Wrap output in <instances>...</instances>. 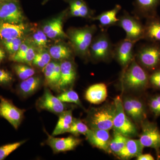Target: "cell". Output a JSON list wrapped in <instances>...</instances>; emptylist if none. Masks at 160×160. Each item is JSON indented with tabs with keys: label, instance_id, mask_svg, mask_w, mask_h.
I'll return each mask as SVG.
<instances>
[{
	"label": "cell",
	"instance_id": "cell-1",
	"mask_svg": "<svg viewBox=\"0 0 160 160\" xmlns=\"http://www.w3.org/2000/svg\"><path fill=\"white\" fill-rule=\"evenodd\" d=\"M97 30L95 25L69 29L67 35L74 53L85 58H89V48Z\"/></svg>",
	"mask_w": 160,
	"mask_h": 160
},
{
	"label": "cell",
	"instance_id": "cell-2",
	"mask_svg": "<svg viewBox=\"0 0 160 160\" xmlns=\"http://www.w3.org/2000/svg\"><path fill=\"white\" fill-rule=\"evenodd\" d=\"M123 86L130 90H143L149 83V74L146 69L142 67L135 59L132 61L122 76Z\"/></svg>",
	"mask_w": 160,
	"mask_h": 160
},
{
	"label": "cell",
	"instance_id": "cell-3",
	"mask_svg": "<svg viewBox=\"0 0 160 160\" xmlns=\"http://www.w3.org/2000/svg\"><path fill=\"white\" fill-rule=\"evenodd\" d=\"M115 112L114 102L92 109L89 112L86 119L87 126L90 129L110 130L113 128Z\"/></svg>",
	"mask_w": 160,
	"mask_h": 160
},
{
	"label": "cell",
	"instance_id": "cell-4",
	"mask_svg": "<svg viewBox=\"0 0 160 160\" xmlns=\"http://www.w3.org/2000/svg\"><path fill=\"white\" fill-rule=\"evenodd\" d=\"M139 64L146 70L154 71L160 67V44L146 43L138 48L135 56Z\"/></svg>",
	"mask_w": 160,
	"mask_h": 160
},
{
	"label": "cell",
	"instance_id": "cell-5",
	"mask_svg": "<svg viewBox=\"0 0 160 160\" xmlns=\"http://www.w3.org/2000/svg\"><path fill=\"white\" fill-rule=\"evenodd\" d=\"M113 48L107 30H102L92 40L89 57L97 62L108 61L112 58Z\"/></svg>",
	"mask_w": 160,
	"mask_h": 160
},
{
	"label": "cell",
	"instance_id": "cell-6",
	"mask_svg": "<svg viewBox=\"0 0 160 160\" xmlns=\"http://www.w3.org/2000/svg\"><path fill=\"white\" fill-rule=\"evenodd\" d=\"M118 18L117 26L126 32L125 38L135 43L144 39V25L141 22V19L132 15L126 10L123 11L122 14Z\"/></svg>",
	"mask_w": 160,
	"mask_h": 160
},
{
	"label": "cell",
	"instance_id": "cell-7",
	"mask_svg": "<svg viewBox=\"0 0 160 160\" xmlns=\"http://www.w3.org/2000/svg\"><path fill=\"white\" fill-rule=\"evenodd\" d=\"M114 102L116 106L112 128L114 131L130 138L136 136L138 134L137 129L124 111L123 101L118 96L114 99Z\"/></svg>",
	"mask_w": 160,
	"mask_h": 160
},
{
	"label": "cell",
	"instance_id": "cell-8",
	"mask_svg": "<svg viewBox=\"0 0 160 160\" xmlns=\"http://www.w3.org/2000/svg\"><path fill=\"white\" fill-rule=\"evenodd\" d=\"M25 20L19 1L0 2V23L19 24Z\"/></svg>",
	"mask_w": 160,
	"mask_h": 160
},
{
	"label": "cell",
	"instance_id": "cell-9",
	"mask_svg": "<svg viewBox=\"0 0 160 160\" xmlns=\"http://www.w3.org/2000/svg\"><path fill=\"white\" fill-rule=\"evenodd\" d=\"M26 110L16 107L11 101L0 97V116L7 120L16 129L24 118Z\"/></svg>",
	"mask_w": 160,
	"mask_h": 160
},
{
	"label": "cell",
	"instance_id": "cell-10",
	"mask_svg": "<svg viewBox=\"0 0 160 160\" xmlns=\"http://www.w3.org/2000/svg\"><path fill=\"white\" fill-rule=\"evenodd\" d=\"M134 42L125 38L114 45L112 58H114L120 65L126 69L135 58Z\"/></svg>",
	"mask_w": 160,
	"mask_h": 160
},
{
	"label": "cell",
	"instance_id": "cell-11",
	"mask_svg": "<svg viewBox=\"0 0 160 160\" xmlns=\"http://www.w3.org/2000/svg\"><path fill=\"white\" fill-rule=\"evenodd\" d=\"M36 106L39 110H46L58 115L67 110L66 103L54 96L48 88H45L42 96L38 99Z\"/></svg>",
	"mask_w": 160,
	"mask_h": 160
},
{
	"label": "cell",
	"instance_id": "cell-12",
	"mask_svg": "<svg viewBox=\"0 0 160 160\" xmlns=\"http://www.w3.org/2000/svg\"><path fill=\"white\" fill-rule=\"evenodd\" d=\"M139 140L144 147L160 149V131L156 124L145 120L142 122Z\"/></svg>",
	"mask_w": 160,
	"mask_h": 160
},
{
	"label": "cell",
	"instance_id": "cell-13",
	"mask_svg": "<svg viewBox=\"0 0 160 160\" xmlns=\"http://www.w3.org/2000/svg\"><path fill=\"white\" fill-rule=\"evenodd\" d=\"M61 78L59 85L60 92L71 89L77 77V69L72 59L64 60L60 63Z\"/></svg>",
	"mask_w": 160,
	"mask_h": 160
},
{
	"label": "cell",
	"instance_id": "cell-14",
	"mask_svg": "<svg viewBox=\"0 0 160 160\" xmlns=\"http://www.w3.org/2000/svg\"><path fill=\"white\" fill-rule=\"evenodd\" d=\"M46 144L51 147L54 153H60L73 150L82 142V140L75 137L58 138L48 134Z\"/></svg>",
	"mask_w": 160,
	"mask_h": 160
},
{
	"label": "cell",
	"instance_id": "cell-15",
	"mask_svg": "<svg viewBox=\"0 0 160 160\" xmlns=\"http://www.w3.org/2000/svg\"><path fill=\"white\" fill-rule=\"evenodd\" d=\"M160 0H134L132 13L140 19H147L157 15Z\"/></svg>",
	"mask_w": 160,
	"mask_h": 160
},
{
	"label": "cell",
	"instance_id": "cell-16",
	"mask_svg": "<svg viewBox=\"0 0 160 160\" xmlns=\"http://www.w3.org/2000/svg\"><path fill=\"white\" fill-rule=\"evenodd\" d=\"M109 130L101 129H90L86 137L92 146L109 152L111 138Z\"/></svg>",
	"mask_w": 160,
	"mask_h": 160
},
{
	"label": "cell",
	"instance_id": "cell-17",
	"mask_svg": "<svg viewBox=\"0 0 160 160\" xmlns=\"http://www.w3.org/2000/svg\"><path fill=\"white\" fill-rule=\"evenodd\" d=\"M29 30V26L24 23L19 24L1 23L0 39L3 41L22 38Z\"/></svg>",
	"mask_w": 160,
	"mask_h": 160
},
{
	"label": "cell",
	"instance_id": "cell-18",
	"mask_svg": "<svg viewBox=\"0 0 160 160\" xmlns=\"http://www.w3.org/2000/svg\"><path fill=\"white\" fill-rule=\"evenodd\" d=\"M68 12V10L64 11L59 16L50 20L43 26L42 31L48 38H69L68 35L64 32L63 28V19Z\"/></svg>",
	"mask_w": 160,
	"mask_h": 160
},
{
	"label": "cell",
	"instance_id": "cell-19",
	"mask_svg": "<svg viewBox=\"0 0 160 160\" xmlns=\"http://www.w3.org/2000/svg\"><path fill=\"white\" fill-rule=\"evenodd\" d=\"M46 86L52 90L59 92V85L61 78L60 63L50 62L43 69Z\"/></svg>",
	"mask_w": 160,
	"mask_h": 160
},
{
	"label": "cell",
	"instance_id": "cell-20",
	"mask_svg": "<svg viewBox=\"0 0 160 160\" xmlns=\"http://www.w3.org/2000/svg\"><path fill=\"white\" fill-rule=\"evenodd\" d=\"M121 9V5L117 4L112 9L103 12L97 16L94 17L92 20L99 22L101 30H107L111 26H117L118 22L117 16Z\"/></svg>",
	"mask_w": 160,
	"mask_h": 160
},
{
	"label": "cell",
	"instance_id": "cell-21",
	"mask_svg": "<svg viewBox=\"0 0 160 160\" xmlns=\"http://www.w3.org/2000/svg\"><path fill=\"white\" fill-rule=\"evenodd\" d=\"M68 12L71 17H81L92 20L95 11L92 9L84 0H69Z\"/></svg>",
	"mask_w": 160,
	"mask_h": 160
},
{
	"label": "cell",
	"instance_id": "cell-22",
	"mask_svg": "<svg viewBox=\"0 0 160 160\" xmlns=\"http://www.w3.org/2000/svg\"><path fill=\"white\" fill-rule=\"evenodd\" d=\"M144 25V40L160 44V17L157 15L146 19Z\"/></svg>",
	"mask_w": 160,
	"mask_h": 160
},
{
	"label": "cell",
	"instance_id": "cell-23",
	"mask_svg": "<svg viewBox=\"0 0 160 160\" xmlns=\"http://www.w3.org/2000/svg\"><path fill=\"white\" fill-rule=\"evenodd\" d=\"M107 96V86L103 83H97L89 86L85 93L86 100L93 104L102 103L106 101Z\"/></svg>",
	"mask_w": 160,
	"mask_h": 160
},
{
	"label": "cell",
	"instance_id": "cell-24",
	"mask_svg": "<svg viewBox=\"0 0 160 160\" xmlns=\"http://www.w3.org/2000/svg\"><path fill=\"white\" fill-rule=\"evenodd\" d=\"M42 82L41 77L32 76L20 83L18 87L19 92L23 97H28L34 94L39 89Z\"/></svg>",
	"mask_w": 160,
	"mask_h": 160
},
{
	"label": "cell",
	"instance_id": "cell-25",
	"mask_svg": "<svg viewBox=\"0 0 160 160\" xmlns=\"http://www.w3.org/2000/svg\"><path fill=\"white\" fill-rule=\"evenodd\" d=\"M144 148L139 139H133L129 138L124 148L117 155L124 160L137 158L138 156L142 153Z\"/></svg>",
	"mask_w": 160,
	"mask_h": 160
},
{
	"label": "cell",
	"instance_id": "cell-26",
	"mask_svg": "<svg viewBox=\"0 0 160 160\" xmlns=\"http://www.w3.org/2000/svg\"><path fill=\"white\" fill-rule=\"evenodd\" d=\"M49 52L52 58L61 61L72 59L74 53L71 46L70 47L63 43L53 45Z\"/></svg>",
	"mask_w": 160,
	"mask_h": 160
},
{
	"label": "cell",
	"instance_id": "cell-27",
	"mask_svg": "<svg viewBox=\"0 0 160 160\" xmlns=\"http://www.w3.org/2000/svg\"><path fill=\"white\" fill-rule=\"evenodd\" d=\"M72 120V109H67L60 113L58 121L52 135L55 136L66 133L71 126Z\"/></svg>",
	"mask_w": 160,
	"mask_h": 160
},
{
	"label": "cell",
	"instance_id": "cell-28",
	"mask_svg": "<svg viewBox=\"0 0 160 160\" xmlns=\"http://www.w3.org/2000/svg\"><path fill=\"white\" fill-rule=\"evenodd\" d=\"M128 138L119 132L114 131L113 138L109 144L110 152L117 155L124 148Z\"/></svg>",
	"mask_w": 160,
	"mask_h": 160
},
{
	"label": "cell",
	"instance_id": "cell-29",
	"mask_svg": "<svg viewBox=\"0 0 160 160\" xmlns=\"http://www.w3.org/2000/svg\"><path fill=\"white\" fill-rule=\"evenodd\" d=\"M37 51L36 54L32 61V64L39 69H43L45 66L51 62V57L49 52L44 48H40Z\"/></svg>",
	"mask_w": 160,
	"mask_h": 160
},
{
	"label": "cell",
	"instance_id": "cell-30",
	"mask_svg": "<svg viewBox=\"0 0 160 160\" xmlns=\"http://www.w3.org/2000/svg\"><path fill=\"white\" fill-rule=\"evenodd\" d=\"M13 69L19 78L22 81L34 75L36 73L33 68L23 63L15 64L13 66Z\"/></svg>",
	"mask_w": 160,
	"mask_h": 160
},
{
	"label": "cell",
	"instance_id": "cell-31",
	"mask_svg": "<svg viewBox=\"0 0 160 160\" xmlns=\"http://www.w3.org/2000/svg\"><path fill=\"white\" fill-rule=\"evenodd\" d=\"M90 129L86 124L83 122L82 120L73 118L71 126L69 127L67 132H69L75 136H78L80 135L86 136Z\"/></svg>",
	"mask_w": 160,
	"mask_h": 160
},
{
	"label": "cell",
	"instance_id": "cell-32",
	"mask_svg": "<svg viewBox=\"0 0 160 160\" xmlns=\"http://www.w3.org/2000/svg\"><path fill=\"white\" fill-rule=\"evenodd\" d=\"M58 98L64 103H74L78 106L82 107L78 95L74 90L70 89L62 92Z\"/></svg>",
	"mask_w": 160,
	"mask_h": 160
},
{
	"label": "cell",
	"instance_id": "cell-33",
	"mask_svg": "<svg viewBox=\"0 0 160 160\" xmlns=\"http://www.w3.org/2000/svg\"><path fill=\"white\" fill-rule=\"evenodd\" d=\"M24 41L25 39L23 37L19 38L3 40L2 41V43L6 50L9 52L10 56H12L16 53Z\"/></svg>",
	"mask_w": 160,
	"mask_h": 160
},
{
	"label": "cell",
	"instance_id": "cell-34",
	"mask_svg": "<svg viewBox=\"0 0 160 160\" xmlns=\"http://www.w3.org/2000/svg\"><path fill=\"white\" fill-rule=\"evenodd\" d=\"M32 44L39 48H45L48 43V37L42 30L38 29L32 34L31 40Z\"/></svg>",
	"mask_w": 160,
	"mask_h": 160
},
{
	"label": "cell",
	"instance_id": "cell-35",
	"mask_svg": "<svg viewBox=\"0 0 160 160\" xmlns=\"http://www.w3.org/2000/svg\"><path fill=\"white\" fill-rule=\"evenodd\" d=\"M132 104L138 120V123H142L146 118V108L143 103L138 99L130 98Z\"/></svg>",
	"mask_w": 160,
	"mask_h": 160
},
{
	"label": "cell",
	"instance_id": "cell-36",
	"mask_svg": "<svg viewBox=\"0 0 160 160\" xmlns=\"http://www.w3.org/2000/svg\"><path fill=\"white\" fill-rule=\"evenodd\" d=\"M26 142L22 141L11 144H6L0 147V160L5 159L12 152L18 149L20 146Z\"/></svg>",
	"mask_w": 160,
	"mask_h": 160
},
{
	"label": "cell",
	"instance_id": "cell-37",
	"mask_svg": "<svg viewBox=\"0 0 160 160\" xmlns=\"http://www.w3.org/2000/svg\"><path fill=\"white\" fill-rule=\"evenodd\" d=\"M31 44L29 40H25L20 46L19 49L17 52L16 53L13 55L10 56V59L13 62L22 63L23 58L26 55L27 50Z\"/></svg>",
	"mask_w": 160,
	"mask_h": 160
},
{
	"label": "cell",
	"instance_id": "cell-38",
	"mask_svg": "<svg viewBox=\"0 0 160 160\" xmlns=\"http://www.w3.org/2000/svg\"><path fill=\"white\" fill-rule=\"evenodd\" d=\"M123 108L126 115L132 119L135 122L138 123V120L132 104L130 98H126L123 102Z\"/></svg>",
	"mask_w": 160,
	"mask_h": 160
},
{
	"label": "cell",
	"instance_id": "cell-39",
	"mask_svg": "<svg viewBox=\"0 0 160 160\" xmlns=\"http://www.w3.org/2000/svg\"><path fill=\"white\" fill-rule=\"evenodd\" d=\"M36 52L37 51H36L35 46L31 44L28 48L26 55L23 58L22 63L31 66Z\"/></svg>",
	"mask_w": 160,
	"mask_h": 160
},
{
	"label": "cell",
	"instance_id": "cell-40",
	"mask_svg": "<svg viewBox=\"0 0 160 160\" xmlns=\"http://www.w3.org/2000/svg\"><path fill=\"white\" fill-rule=\"evenodd\" d=\"M149 83L153 87L160 89V67L149 75Z\"/></svg>",
	"mask_w": 160,
	"mask_h": 160
},
{
	"label": "cell",
	"instance_id": "cell-41",
	"mask_svg": "<svg viewBox=\"0 0 160 160\" xmlns=\"http://www.w3.org/2000/svg\"><path fill=\"white\" fill-rule=\"evenodd\" d=\"M12 81L13 77L10 72L5 69H0V85H9Z\"/></svg>",
	"mask_w": 160,
	"mask_h": 160
},
{
	"label": "cell",
	"instance_id": "cell-42",
	"mask_svg": "<svg viewBox=\"0 0 160 160\" xmlns=\"http://www.w3.org/2000/svg\"><path fill=\"white\" fill-rule=\"evenodd\" d=\"M149 106L152 112L156 116H160V106L154 97L150 98L149 102Z\"/></svg>",
	"mask_w": 160,
	"mask_h": 160
},
{
	"label": "cell",
	"instance_id": "cell-43",
	"mask_svg": "<svg viewBox=\"0 0 160 160\" xmlns=\"http://www.w3.org/2000/svg\"><path fill=\"white\" fill-rule=\"evenodd\" d=\"M137 158V160H154V158L149 153H146L143 154L142 153L138 156Z\"/></svg>",
	"mask_w": 160,
	"mask_h": 160
},
{
	"label": "cell",
	"instance_id": "cell-44",
	"mask_svg": "<svg viewBox=\"0 0 160 160\" xmlns=\"http://www.w3.org/2000/svg\"><path fill=\"white\" fill-rule=\"evenodd\" d=\"M5 58H6V53L5 51L2 48H0V63L2 62Z\"/></svg>",
	"mask_w": 160,
	"mask_h": 160
},
{
	"label": "cell",
	"instance_id": "cell-45",
	"mask_svg": "<svg viewBox=\"0 0 160 160\" xmlns=\"http://www.w3.org/2000/svg\"><path fill=\"white\" fill-rule=\"evenodd\" d=\"M6 1H19V0H0V2H6Z\"/></svg>",
	"mask_w": 160,
	"mask_h": 160
},
{
	"label": "cell",
	"instance_id": "cell-46",
	"mask_svg": "<svg viewBox=\"0 0 160 160\" xmlns=\"http://www.w3.org/2000/svg\"><path fill=\"white\" fill-rule=\"evenodd\" d=\"M49 0H43V2H42L43 5H44V4H46L47 2L49 1Z\"/></svg>",
	"mask_w": 160,
	"mask_h": 160
},
{
	"label": "cell",
	"instance_id": "cell-47",
	"mask_svg": "<svg viewBox=\"0 0 160 160\" xmlns=\"http://www.w3.org/2000/svg\"><path fill=\"white\" fill-rule=\"evenodd\" d=\"M65 1H66V2H67V1H69V0H65Z\"/></svg>",
	"mask_w": 160,
	"mask_h": 160
}]
</instances>
